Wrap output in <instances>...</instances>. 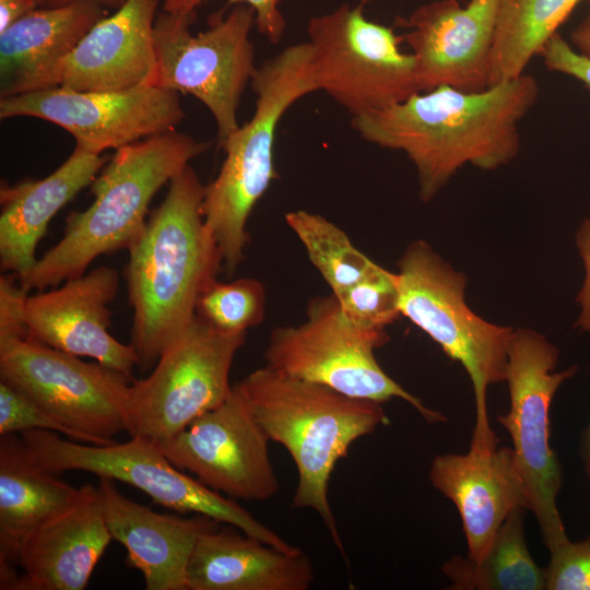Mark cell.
<instances>
[{
  "label": "cell",
  "instance_id": "obj_1",
  "mask_svg": "<svg viewBox=\"0 0 590 590\" xmlns=\"http://www.w3.org/2000/svg\"><path fill=\"white\" fill-rule=\"evenodd\" d=\"M539 95L538 81L524 73L481 92L439 86L352 117V127L373 144L405 153L427 202L467 164L495 170L512 162L519 125Z\"/></svg>",
  "mask_w": 590,
  "mask_h": 590
},
{
  "label": "cell",
  "instance_id": "obj_2",
  "mask_svg": "<svg viewBox=\"0 0 590 590\" xmlns=\"http://www.w3.org/2000/svg\"><path fill=\"white\" fill-rule=\"evenodd\" d=\"M204 187L190 165L170 181L163 202L129 247L123 270L133 311L131 345L141 371L194 321L198 298L223 269L202 214Z\"/></svg>",
  "mask_w": 590,
  "mask_h": 590
},
{
  "label": "cell",
  "instance_id": "obj_3",
  "mask_svg": "<svg viewBox=\"0 0 590 590\" xmlns=\"http://www.w3.org/2000/svg\"><path fill=\"white\" fill-rule=\"evenodd\" d=\"M235 386L270 441L282 445L296 465L292 507L314 510L345 556L329 502V483L351 445L389 423L382 403L352 398L267 365Z\"/></svg>",
  "mask_w": 590,
  "mask_h": 590
},
{
  "label": "cell",
  "instance_id": "obj_4",
  "mask_svg": "<svg viewBox=\"0 0 590 590\" xmlns=\"http://www.w3.org/2000/svg\"><path fill=\"white\" fill-rule=\"evenodd\" d=\"M209 146L169 130L118 149L90 185L91 205L69 214L62 238L17 276L21 284L27 291L58 286L84 274L97 257L128 250L156 192Z\"/></svg>",
  "mask_w": 590,
  "mask_h": 590
},
{
  "label": "cell",
  "instance_id": "obj_5",
  "mask_svg": "<svg viewBox=\"0 0 590 590\" xmlns=\"http://www.w3.org/2000/svg\"><path fill=\"white\" fill-rule=\"evenodd\" d=\"M256 107L251 119L222 143L225 158L216 177L204 187L203 217L233 274L245 258L246 225L276 178L273 146L278 125L299 98L318 91L308 42L291 45L266 60L251 79Z\"/></svg>",
  "mask_w": 590,
  "mask_h": 590
},
{
  "label": "cell",
  "instance_id": "obj_6",
  "mask_svg": "<svg viewBox=\"0 0 590 590\" xmlns=\"http://www.w3.org/2000/svg\"><path fill=\"white\" fill-rule=\"evenodd\" d=\"M399 308L465 369L475 400L472 444L497 440L491 428L486 394L505 381L514 329L491 323L467 305V278L442 260L432 247L416 240L398 261Z\"/></svg>",
  "mask_w": 590,
  "mask_h": 590
},
{
  "label": "cell",
  "instance_id": "obj_7",
  "mask_svg": "<svg viewBox=\"0 0 590 590\" xmlns=\"http://www.w3.org/2000/svg\"><path fill=\"white\" fill-rule=\"evenodd\" d=\"M21 437L30 461L49 473L78 470L120 481L141 489L166 508L208 516L283 551L299 548L256 519L235 499L184 473L152 439L131 436L126 442L98 446L68 440L44 429L25 430Z\"/></svg>",
  "mask_w": 590,
  "mask_h": 590
},
{
  "label": "cell",
  "instance_id": "obj_8",
  "mask_svg": "<svg viewBox=\"0 0 590 590\" xmlns=\"http://www.w3.org/2000/svg\"><path fill=\"white\" fill-rule=\"evenodd\" d=\"M559 351L531 329L514 331L505 373L510 406L497 417L509 434L517 465L548 551L568 540L557 497L563 471L551 447L550 410L559 387L577 371H555Z\"/></svg>",
  "mask_w": 590,
  "mask_h": 590
},
{
  "label": "cell",
  "instance_id": "obj_9",
  "mask_svg": "<svg viewBox=\"0 0 590 590\" xmlns=\"http://www.w3.org/2000/svg\"><path fill=\"white\" fill-rule=\"evenodd\" d=\"M306 312L303 323L273 329L264 351L267 366L352 398L379 403L398 398L428 423L446 421L440 412L426 406L378 364L375 350L388 342L386 331L370 332L354 327L333 294L312 298Z\"/></svg>",
  "mask_w": 590,
  "mask_h": 590
},
{
  "label": "cell",
  "instance_id": "obj_10",
  "mask_svg": "<svg viewBox=\"0 0 590 590\" xmlns=\"http://www.w3.org/2000/svg\"><path fill=\"white\" fill-rule=\"evenodd\" d=\"M196 19V11H163L156 15L155 85L191 94L206 106L216 122L221 144L239 127L238 104L257 68L250 40L256 16L249 5L238 4L192 35L190 26Z\"/></svg>",
  "mask_w": 590,
  "mask_h": 590
},
{
  "label": "cell",
  "instance_id": "obj_11",
  "mask_svg": "<svg viewBox=\"0 0 590 590\" xmlns=\"http://www.w3.org/2000/svg\"><path fill=\"white\" fill-rule=\"evenodd\" d=\"M366 1L343 3L307 25L318 91L352 117L376 111L420 92L415 61L391 27L367 19Z\"/></svg>",
  "mask_w": 590,
  "mask_h": 590
},
{
  "label": "cell",
  "instance_id": "obj_12",
  "mask_svg": "<svg viewBox=\"0 0 590 590\" xmlns=\"http://www.w3.org/2000/svg\"><path fill=\"white\" fill-rule=\"evenodd\" d=\"M0 378L73 433L75 441L110 445L128 432L133 379L32 339L0 341Z\"/></svg>",
  "mask_w": 590,
  "mask_h": 590
},
{
  "label": "cell",
  "instance_id": "obj_13",
  "mask_svg": "<svg viewBox=\"0 0 590 590\" xmlns=\"http://www.w3.org/2000/svg\"><path fill=\"white\" fill-rule=\"evenodd\" d=\"M247 332L216 330L196 317L160 356L150 375L133 379L128 433L168 439L232 393L229 373Z\"/></svg>",
  "mask_w": 590,
  "mask_h": 590
},
{
  "label": "cell",
  "instance_id": "obj_14",
  "mask_svg": "<svg viewBox=\"0 0 590 590\" xmlns=\"http://www.w3.org/2000/svg\"><path fill=\"white\" fill-rule=\"evenodd\" d=\"M34 117L72 134L75 148L101 154L174 130L184 118L179 93L157 85L117 92L55 86L0 99V118Z\"/></svg>",
  "mask_w": 590,
  "mask_h": 590
},
{
  "label": "cell",
  "instance_id": "obj_15",
  "mask_svg": "<svg viewBox=\"0 0 590 590\" xmlns=\"http://www.w3.org/2000/svg\"><path fill=\"white\" fill-rule=\"evenodd\" d=\"M269 441L234 386L220 405L156 442L175 467L191 472L208 487L233 499L266 502L280 491Z\"/></svg>",
  "mask_w": 590,
  "mask_h": 590
},
{
  "label": "cell",
  "instance_id": "obj_16",
  "mask_svg": "<svg viewBox=\"0 0 590 590\" xmlns=\"http://www.w3.org/2000/svg\"><path fill=\"white\" fill-rule=\"evenodd\" d=\"M497 0H435L396 19L415 61L420 92L449 86L462 92L489 87Z\"/></svg>",
  "mask_w": 590,
  "mask_h": 590
},
{
  "label": "cell",
  "instance_id": "obj_17",
  "mask_svg": "<svg viewBox=\"0 0 590 590\" xmlns=\"http://www.w3.org/2000/svg\"><path fill=\"white\" fill-rule=\"evenodd\" d=\"M119 290L114 268L99 266L68 279L61 286L30 295L26 303L28 339L59 351L91 357L131 379L139 357L130 344L108 331V305Z\"/></svg>",
  "mask_w": 590,
  "mask_h": 590
},
{
  "label": "cell",
  "instance_id": "obj_18",
  "mask_svg": "<svg viewBox=\"0 0 590 590\" xmlns=\"http://www.w3.org/2000/svg\"><path fill=\"white\" fill-rule=\"evenodd\" d=\"M158 0H127L97 22L54 71L49 87L117 92L155 85Z\"/></svg>",
  "mask_w": 590,
  "mask_h": 590
},
{
  "label": "cell",
  "instance_id": "obj_19",
  "mask_svg": "<svg viewBox=\"0 0 590 590\" xmlns=\"http://www.w3.org/2000/svg\"><path fill=\"white\" fill-rule=\"evenodd\" d=\"M470 445L465 453L435 456L432 485L456 506L468 545L477 560L516 509L529 510L524 483L511 447Z\"/></svg>",
  "mask_w": 590,
  "mask_h": 590
},
{
  "label": "cell",
  "instance_id": "obj_20",
  "mask_svg": "<svg viewBox=\"0 0 590 590\" xmlns=\"http://www.w3.org/2000/svg\"><path fill=\"white\" fill-rule=\"evenodd\" d=\"M98 492L108 531L126 547L145 589L186 590V568L197 540L222 523L204 515L156 512L126 497L108 477H99Z\"/></svg>",
  "mask_w": 590,
  "mask_h": 590
},
{
  "label": "cell",
  "instance_id": "obj_21",
  "mask_svg": "<svg viewBox=\"0 0 590 590\" xmlns=\"http://www.w3.org/2000/svg\"><path fill=\"white\" fill-rule=\"evenodd\" d=\"M111 540L98 487L88 484L78 503L24 539L13 590L85 589Z\"/></svg>",
  "mask_w": 590,
  "mask_h": 590
},
{
  "label": "cell",
  "instance_id": "obj_22",
  "mask_svg": "<svg viewBox=\"0 0 590 590\" xmlns=\"http://www.w3.org/2000/svg\"><path fill=\"white\" fill-rule=\"evenodd\" d=\"M314 580L302 548L283 551L221 526L199 536L186 568V590H307Z\"/></svg>",
  "mask_w": 590,
  "mask_h": 590
},
{
  "label": "cell",
  "instance_id": "obj_23",
  "mask_svg": "<svg viewBox=\"0 0 590 590\" xmlns=\"http://www.w3.org/2000/svg\"><path fill=\"white\" fill-rule=\"evenodd\" d=\"M106 12L81 1L36 8L8 26L0 33L1 98L48 88L56 68Z\"/></svg>",
  "mask_w": 590,
  "mask_h": 590
},
{
  "label": "cell",
  "instance_id": "obj_24",
  "mask_svg": "<svg viewBox=\"0 0 590 590\" xmlns=\"http://www.w3.org/2000/svg\"><path fill=\"white\" fill-rule=\"evenodd\" d=\"M105 163L101 154L74 148L50 175L0 189V267L20 276L37 261L38 243L52 217L90 186Z\"/></svg>",
  "mask_w": 590,
  "mask_h": 590
},
{
  "label": "cell",
  "instance_id": "obj_25",
  "mask_svg": "<svg viewBox=\"0 0 590 590\" xmlns=\"http://www.w3.org/2000/svg\"><path fill=\"white\" fill-rule=\"evenodd\" d=\"M87 485L74 487L34 465L22 437L0 435V589L13 590L24 539L78 503Z\"/></svg>",
  "mask_w": 590,
  "mask_h": 590
},
{
  "label": "cell",
  "instance_id": "obj_26",
  "mask_svg": "<svg viewBox=\"0 0 590 590\" xmlns=\"http://www.w3.org/2000/svg\"><path fill=\"white\" fill-rule=\"evenodd\" d=\"M526 509L509 514L484 554L453 556L441 567L453 590H544V568L531 556L524 535Z\"/></svg>",
  "mask_w": 590,
  "mask_h": 590
},
{
  "label": "cell",
  "instance_id": "obj_27",
  "mask_svg": "<svg viewBox=\"0 0 590 590\" xmlns=\"http://www.w3.org/2000/svg\"><path fill=\"white\" fill-rule=\"evenodd\" d=\"M581 0H497L489 86L520 76Z\"/></svg>",
  "mask_w": 590,
  "mask_h": 590
},
{
  "label": "cell",
  "instance_id": "obj_28",
  "mask_svg": "<svg viewBox=\"0 0 590 590\" xmlns=\"http://www.w3.org/2000/svg\"><path fill=\"white\" fill-rule=\"evenodd\" d=\"M285 222L334 295L380 267L359 251L345 232L320 214L296 210L285 214Z\"/></svg>",
  "mask_w": 590,
  "mask_h": 590
},
{
  "label": "cell",
  "instance_id": "obj_29",
  "mask_svg": "<svg viewBox=\"0 0 590 590\" xmlns=\"http://www.w3.org/2000/svg\"><path fill=\"white\" fill-rule=\"evenodd\" d=\"M266 292L261 282L241 278L229 283L213 281L198 298L196 315L212 328L247 332L264 316Z\"/></svg>",
  "mask_w": 590,
  "mask_h": 590
},
{
  "label": "cell",
  "instance_id": "obj_30",
  "mask_svg": "<svg viewBox=\"0 0 590 590\" xmlns=\"http://www.w3.org/2000/svg\"><path fill=\"white\" fill-rule=\"evenodd\" d=\"M334 296L346 320L359 330L384 332L401 315L397 273L381 267Z\"/></svg>",
  "mask_w": 590,
  "mask_h": 590
},
{
  "label": "cell",
  "instance_id": "obj_31",
  "mask_svg": "<svg viewBox=\"0 0 590 590\" xmlns=\"http://www.w3.org/2000/svg\"><path fill=\"white\" fill-rule=\"evenodd\" d=\"M30 429L50 430L75 441L72 432L47 414L35 401L14 386L0 380V435Z\"/></svg>",
  "mask_w": 590,
  "mask_h": 590
},
{
  "label": "cell",
  "instance_id": "obj_32",
  "mask_svg": "<svg viewBox=\"0 0 590 590\" xmlns=\"http://www.w3.org/2000/svg\"><path fill=\"white\" fill-rule=\"evenodd\" d=\"M544 575L546 590H590V535L551 550Z\"/></svg>",
  "mask_w": 590,
  "mask_h": 590
},
{
  "label": "cell",
  "instance_id": "obj_33",
  "mask_svg": "<svg viewBox=\"0 0 590 590\" xmlns=\"http://www.w3.org/2000/svg\"><path fill=\"white\" fill-rule=\"evenodd\" d=\"M28 292L15 274L0 276V341L28 339Z\"/></svg>",
  "mask_w": 590,
  "mask_h": 590
},
{
  "label": "cell",
  "instance_id": "obj_34",
  "mask_svg": "<svg viewBox=\"0 0 590 590\" xmlns=\"http://www.w3.org/2000/svg\"><path fill=\"white\" fill-rule=\"evenodd\" d=\"M204 0H165L163 11L172 13H188L196 11ZM240 1L255 11L256 27L272 44L282 39L286 21L280 9L283 0H231Z\"/></svg>",
  "mask_w": 590,
  "mask_h": 590
},
{
  "label": "cell",
  "instance_id": "obj_35",
  "mask_svg": "<svg viewBox=\"0 0 590 590\" xmlns=\"http://www.w3.org/2000/svg\"><path fill=\"white\" fill-rule=\"evenodd\" d=\"M539 56L547 70L575 78L590 88V60L578 54L558 32L547 40Z\"/></svg>",
  "mask_w": 590,
  "mask_h": 590
},
{
  "label": "cell",
  "instance_id": "obj_36",
  "mask_svg": "<svg viewBox=\"0 0 590 590\" xmlns=\"http://www.w3.org/2000/svg\"><path fill=\"white\" fill-rule=\"evenodd\" d=\"M576 245L585 266V280L577 296L580 315L576 326L590 335V217L586 219L578 228Z\"/></svg>",
  "mask_w": 590,
  "mask_h": 590
},
{
  "label": "cell",
  "instance_id": "obj_37",
  "mask_svg": "<svg viewBox=\"0 0 590 590\" xmlns=\"http://www.w3.org/2000/svg\"><path fill=\"white\" fill-rule=\"evenodd\" d=\"M36 8L35 0H0V33Z\"/></svg>",
  "mask_w": 590,
  "mask_h": 590
},
{
  "label": "cell",
  "instance_id": "obj_38",
  "mask_svg": "<svg viewBox=\"0 0 590 590\" xmlns=\"http://www.w3.org/2000/svg\"><path fill=\"white\" fill-rule=\"evenodd\" d=\"M573 48L590 60V11L570 34Z\"/></svg>",
  "mask_w": 590,
  "mask_h": 590
},
{
  "label": "cell",
  "instance_id": "obj_39",
  "mask_svg": "<svg viewBox=\"0 0 590 590\" xmlns=\"http://www.w3.org/2000/svg\"><path fill=\"white\" fill-rule=\"evenodd\" d=\"M38 8H52L66 5L74 2L91 1L97 3L105 9H119L127 0H35Z\"/></svg>",
  "mask_w": 590,
  "mask_h": 590
},
{
  "label": "cell",
  "instance_id": "obj_40",
  "mask_svg": "<svg viewBox=\"0 0 590 590\" xmlns=\"http://www.w3.org/2000/svg\"><path fill=\"white\" fill-rule=\"evenodd\" d=\"M580 451H581V458L583 461L585 470H586L587 476L589 479V484H590V423L583 432Z\"/></svg>",
  "mask_w": 590,
  "mask_h": 590
},
{
  "label": "cell",
  "instance_id": "obj_41",
  "mask_svg": "<svg viewBox=\"0 0 590 590\" xmlns=\"http://www.w3.org/2000/svg\"><path fill=\"white\" fill-rule=\"evenodd\" d=\"M590 2V0H588Z\"/></svg>",
  "mask_w": 590,
  "mask_h": 590
}]
</instances>
